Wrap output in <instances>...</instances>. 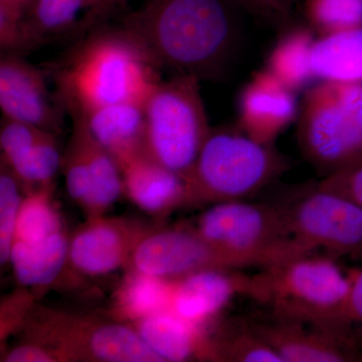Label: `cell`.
Here are the masks:
<instances>
[{
  "instance_id": "obj_1",
  "label": "cell",
  "mask_w": 362,
  "mask_h": 362,
  "mask_svg": "<svg viewBox=\"0 0 362 362\" xmlns=\"http://www.w3.org/2000/svg\"><path fill=\"white\" fill-rule=\"evenodd\" d=\"M235 0H145L121 25L159 70L199 80H221L239 51Z\"/></svg>"
},
{
  "instance_id": "obj_2",
  "label": "cell",
  "mask_w": 362,
  "mask_h": 362,
  "mask_svg": "<svg viewBox=\"0 0 362 362\" xmlns=\"http://www.w3.org/2000/svg\"><path fill=\"white\" fill-rule=\"evenodd\" d=\"M159 71L122 25L96 28L47 66L71 117L109 105H144L161 81Z\"/></svg>"
},
{
  "instance_id": "obj_3",
  "label": "cell",
  "mask_w": 362,
  "mask_h": 362,
  "mask_svg": "<svg viewBox=\"0 0 362 362\" xmlns=\"http://www.w3.org/2000/svg\"><path fill=\"white\" fill-rule=\"evenodd\" d=\"M351 276L334 259L309 254L247 275L245 295L267 305L272 315L352 335L347 320Z\"/></svg>"
},
{
  "instance_id": "obj_4",
  "label": "cell",
  "mask_w": 362,
  "mask_h": 362,
  "mask_svg": "<svg viewBox=\"0 0 362 362\" xmlns=\"http://www.w3.org/2000/svg\"><path fill=\"white\" fill-rule=\"evenodd\" d=\"M275 145L235 129H211L188 178L187 206L246 201L289 169Z\"/></svg>"
},
{
  "instance_id": "obj_5",
  "label": "cell",
  "mask_w": 362,
  "mask_h": 362,
  "mask_svg": "<svg viewBox=\"0 0 362 362\" xmlns=\"http://www.w3.org/2000/svg\"><path fill=\"white\" fill-rule=\"evenodd\" d=\"M302 156L322 178L362 165V85L318 81L297 117Z\"/></svg>"
},
{
  "instance_id": "obj_6",
  "label": "cell",
  "mask_w": 362,
  "mask_h": 362,
  "mask_svg": "<svg viewBox=\"0 0 362 362\" xmlns=\"http://www.w3.org/2000/svg\"><path fill=\"white\" fill-rule=\"evenodd\" d=\"M194 228L239 270L268 268L313 254L293 238L281 204L220 202L204 211Z\"/></svg>"
},
{
  "instance_id": "obj_7",
  "label": "cell",
  "mask_w": 362,
  "mask_h": 362,
  "mask_svg": "<svg viewBox=\"0 0 362 362\" xmlns=\"http://www.w3.org/2000/svg\"><path fill=\"white\" fill-rule=\"evenodd\" d=\"M21 333L54 349L63 362H164L129 323L35 304Z\"/></svg>"
},
{
  "instance_id": "obj_8",
  "label": "cell",
  "mask_w": 362,
  "mask_h": 362,
  "mask_svg": "<svg viewBox=\"0 0 362 362\" xmlns=\"http://www.w3.org/2000/svg\"><path fill=\"white\" fill-rule=\"evenodd\" d=\"M199 82L173 75L159 81L144 104L147 153L187 182L211 130Z\"/></svg>"
},
{
  "instance_id": "obj_9",
  "label": "cell",
  "mask_w": 362,
  "mask_h": 362,
  "mask_svg": "<svg viewBox=\"0 0 362 362\" xmlns=\"http://www.w3.org/2000/svg\"><path fill=\"white\" fill-rule=\"evenodd\" d=\"M293 238L311 252L362 259V206L314 185L281 204Z\"/></svg>"
},
{
  "instance_id": "obj_10",
  "label": "cell",
  "mask_w": 362,
  "mask_h": 362,
  "mask_svg": "<svg viewBox=\"0 0 362 362\" xmlns=\"http://www.w3.org/2000/svg\"><path fill=\"white\" fill-rule=\"evenodd\" d=\"M218 269L240 271L202 239L194 226L153 228L138 243L126 270L177 280L195 272Z\"/></svg>"
},
{
  "instance_id": "obj_11",
  "label": "cell",
  "mask_w": 362,
  "mask_h": 362,
  "mask_svg": "<svg viewBox=\"0 0 362 362\" xmlns=\"http://www.w3.org/2000/svg\"><path fill=\"white\" fill-rule=\"evenodd\" d=\"M130 0H35L21 26L18 54L63 39L81 40L107 25Z\"/></svg>"
},
{
  "instance_id": "obj_12",
  "label": "cell",
  "mask_w": 362,
  "mask_h": 362,
  "mask_svg": "<svg viewBox=\"0 0 362 362\" xmlns=\"http://www.w3.org/2000/svg\"><path fill=\"white\" fill-rule=\"evenodd\" d=\"M151 228L128 218H89L70 238L68 263L89 277L126 270L138 243Z\"/></svg>"
},
{
  "instance_id": "obj_13",
  "label": "cell",
  "mask_w": 362,
  "mask_h": 362,
  "mask_svg": "<svg viewBox=\"0 0 362 362\" xmlns=\"http://www.w3.org/2000/svg\"><path fill=\"white\" fill-rule=\"evenodd\" d=\"M250 320L282 362L362 361L361 350L351 334L272 314Z\"/></svg>"
},
{
  "instance_id": "obj_14",
  "label": "cell",
  "mask_w": 362,
  "mask_h": 362,
  "mask_svg": "<svg viewBox=\"0 0 362 362\" xmlns=\"http://www.w3.org/2000/svg\"><path fill=\"white\" fill-rule=\"evenodd\" d=\"M0 108L7 118L56 135L66 113L56 93H49L45 71L18 54H4L0 59Z\"/></svg>"
},
{
  "instance_id": "obj_15",
  "label": "cell",
  "mask_w": 362,
  "mask_h": 362,
  "mask_svg": "<svg viewBox=\"0 0 362 362\" xmlns=\"http://www.w3.org/2000/svg\"><path fill=\"white\" fill-rule=\"evenodd\" d=\"M299 107L296 92L266 69L256 71L240 92L237 127L256 141L275 145L297 120Z\"/></svg>"
},
{
  "instance_id": "obj_16",
  "label": "cell",
  "mask_w": 362,
  "mask_h": 362,
  "mask_svg": "<svg viewBox=\"0 0 362 362\" xmlns=\"http://www.w3.org/2000/svg\"><path fill=\"white\" fill-rule=\"evenodd\" d=\"M247 276L209 269L177 279L175 280L170 311L189 322L206 327L235 295H245Z\"/></svg>"
},
{
  "instance_id": "obj_17",
  "label": "cell",
  "mask_w": 362,
  "mask_h": 362,
  "mask_svg": "<svg viewBox=\"0 0 362 362\" xmlns=\"http://www.w3.org/2000/svg\"><path fill=\"white\" fill-rule=\"evenodd\" d=\"M122 175L123 194L154 218H165L176 209L187 206V181L148 153L126 164Z\"/></svg>"
},
{
  "instance_id": "obj_18",
  "label": "cell",
  "mask_w": 362,
  "mask_h": 362,
  "mask_svg": "<svg viewBox=\"0 0 362 362\" xmlns=\"http://www.w3.org/2000/svg\"><path fill=\"white\" fill-rule=\"evenodd\" d=\"M84 122L90 135L117 161L126 164L147 153L144 105L119 103L73 116Z\"/></svg>"
},
{
  "instance_id": "obj_19",
  "label": "cell",
  "mask_w": 362,
  "mask_h": 362,
  "mask_svg": "<svg viewBox=\"0 0 362 362\" xmlns=\"http://www.w3.org/2000/svg\"><path fill=\"white\" fill-rule=\"evenodd\" d=\"M143 341L163 361H207V329L176 315L161 312L131 324Z\"/></svg>"
},
{
  "instance_id": "obj_20",
  "label": "cell",
  "mask_w": 362,
  "mask_h": 362,
  "mask_svg": "<svg viewBox=\"0 0 362 362\" xmlns=\"http://www.w3.org/2000/svg\"><path fill=\"white\" fill-rule=\"evenodd\" d=\"M66 230L39 242L13 240L9 262L16 280L23 287L44 288L58 280L68 265Z\"/></svg>"
},
{
  "instance_id": "obj_21",
  "label": "cell",
  "mask_w": 362,
  "mask_h": 362,
  "mask_svg": "<svg viewBox=\"0 0 362 362\" xmlns=\"http://www.w3.org/2000/svg\"><path fill=\"white\" fill-rule=\"evenodd\" d=\"M175 280H166L134 270L126 275L114 294L111 317L133 324L161 312L170 311Z\"/></svg>"
},
{
  "instance_id": "obj_22",
  "label": "cell",
  "mask_w": 362,
  "mask_h": 362,
  "mask_svg": "<svg viewBox=\"0 0 362 362\" xmlns=\"http://www.w3.org/2000/svg\"><path fill=\"white\" fill-rule=\"evenodd\" d=\"M314 33L309 25L287 26L269 54L266 70L294 92L308 89L317 80L312 64Z\"/></svg>"
},
{
  "instance_id": "obj_23",
  "label": "cell",
  "mask_w": 362,
  "mask_h": 362,
  "mask_svg": "<svg viewBox=\"0 0 362 362\" xmlns=\"http://www.w3.org/2000/svg\"><path fill=\"white\" fill-rule=\"evenodd\" d=\"M312 64L318 81L362 85V26L317 37Z\"/></svg>"
},
{
  "instance_id": "obj_24",
  "label": "cell",
  "mask_w": 362,
  "mask_h": 362,
  "mask_svg": "<svg viewBox=\"0 0 362 362\" xmlns=\"http://www.w3.org/2000/svg\"><path fill=\"white\" fill-rule=\"evenodd\" d=\"M207 361L282 362V359L259 337L250 318H237L207 330Z\"/></svg>"
},
{
  "instance_id": "obj_25",
  "label": "cell",
  "mask_w": 362,
  "mask_h": 362,
  "mask_svg": "<svg viewBox=\"0 0 362 362\" xmlns=\"http://www.w3.org/2000/svg\"><path fill=\"white\" fill-rule=\"evenodd\" d=\"M73 119L82 132L90 175L89 199L84 213L86 218L105 216L109 209L123 194V175L114 157L90 135L84 122Z\"/></svg>"
},
{
  "instance_id": "obj_26",
  "label": "cell",
  "mask_w": 362,
  "mask_h": 362,
  "mask_svg": "<svg viewBox=\"0 0 362 362\" xmlns=\"http://www.w3.org/2000/svg\"><path fill=\"white\" fill-rule=\"evenodd\" d=\"M52 194L54 185L28 192L21 204L13 240L39 242L65 230Z\"/></svg>"
},
{
  "instance_id": "obj_27",
  "label": "cell",
  "mask_w": 362,
  "mask_h": 362,
  "mask_svg": "<svg viewBox=\"0 0 362 362\" xmlns=\"http://www.w3.org/2000/svg\"><path fill=\"white\" fill-rule=\"evenodd\" d=\"M62 161L63 154L57 135L47 132L25 156L8 168L23 187L33 188V192L54 185V177L62 168Z\"/></svg>"
},
{
  "instance_id": "obj_28",
  "label": "cell",
  "mask_w": 362,
  "mask_h": 362,
  "mask_svg": "<svg viewBox=\"0 0 362 362\" xmlns=\"http://www.w3.org/2000/svg\"><path fill=\"white\" fill-rule=\"evenodd\" d=\"M303 1L306 20L318 37L362 26V0Z\"/></svg>"
},
{
  "instance_id": "obj_29",
  "label": "cell",
  "mask_w": 362,
  "mask_h": 362,
  "mask_svg": "<svg viewBox=\"0 0 362 362\" xmlns=\"http://www.w3.org/2000/svg\"><path fill=\"white\" fill-rule=\"evenodd\" d=\"M73 125L70 141L63 154L62 169L68 194L84 211L90 190V168L82 132L77 123Z\"/></svg>"
},
{
  "instance_id": "obj_30",
  "label": "cell",
  "mask_w": 362,
  "mask_h": 362,
  "mask_svg": "<svg viewBox=\"0 0 362 362\" xmlns=\"http://www.w3.org/2000/svg\"><path fill=\"white\" fill-rule=\"evenodd\" d=\"M20 180L13 171L1 162L0 173V261L1 265L9 262L14 232L23 199Z\"/></svg>"
},
{
  "instance_id": "obj_31",
  "label": "cell",
  "mask_w": 362,
  "mask_h": 362,
  "mask_svg": "<svg viewBox=\"0 0 362 362\" xmlns=\"http://www.w3.org/2000/svg\"><path fill=\"white\" fill-rule=\"evenodd\" d=\"M47 133V131L40 129L32 124L2 117L0 127L2 163L7 166L13 165Z\"/></svg>"
},
{
  "instance_id": "obj_32",
  "label": "cell",
  "mask_w": 362,
  "mask_h": 362,
  "mask_svg": "<svg viewBox=\"0 0 362 362\" xmlns=\"http://www.w3.org/2000/svg\"><path fill=\"white\" fill-rule=\"evenodd\" d=\"M35 297L21 289L4 297L0 307V339L1 343L14 332L21 331L28 314L35 305Z\"/></svg>"
},
{
  "instance_id": "obj_33",
  "label": "cell",
  "mask_w": 362,
  "mask_h": 362,
  "mask_svg": "<svg viewBox=\"0 0 362 362\" xmlns=\"http://www.w3.org/2000/svg\"><path fill=\"white\" fill-rule=\"evenodd\" d=\"M240 8L269 25L286 28L299 0H235Z\"/></svg>"
},
{
  "instance_id": "obj_34",
  "label": "cell",
  "mask_w": 362,
  "mask_h": 362,
  "mask_svg": "<svg viewBox=\"0 0 362 362\" xmlns=\"http://www.w3.org/2000/svg\"><path fill=\"white\" fill-rule=\"evenodd\" d=\"M316 185L343 195L362 206V165L322 178Z\"/></svg>"
},
{
  "instance_id": "obj_35",
  "label": "cell",
  "mask_w": 362,
  "mask_h": 362,
  "mask_svg": "<svg viewBox=\"0 0 362 362\" xmlns=\"http://www.w3.org/2000/svg\"><path fill=\"white\" fill-rule=\"evenodd\" d=\"M1 358L4 362H63L54 349L26 340L6 350Z\"/></svg>"
},
{
  "instance_id": "obj_36",
  "label": "cell",
  "mask_w": 362,
  "mask_h": 362,
  "mask_svg": "<svg viewBox=\"0 0 362 362\" xmlns=\"http://www.w3.org/2000/svg\"><path fill=\"white\" fill-rule=\"evenodd\" d=\"M351 287L347 303V320L362 354V270L350 274Z\"/></svg>"
},
{
  "instance_id": "obj_37",
  "label": "cell",
  "mask_w": 362,
  "mask_h": 362,
  "mask_svg": "<svg viewBox=\"0 0 362 362\" xmlns=\"http://www.w3.org/2000/svg\"><path fill=\"white\" fill-rule=\"evenodd\" d=\"M35 0H0V16L23 21Z\"/></svg>"
}]
</instances>
